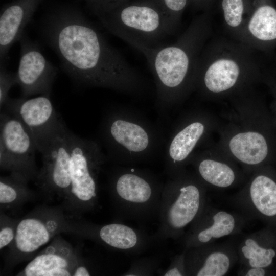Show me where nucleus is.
<instances>
[{
	"mask_svg": "<svg viewBox=\"0 0 276 276\" xmlns=\"http://www.w3.org/2000/svg\"><path fill=\"white\" fill-rule=\"evenodd\" d=\"M196 168L199 177L205 182L219 188H227L235 181L236 175L227 163L211 156L197 158Z\"/></svg>",
	"mask_w": 276,
	"mask_h": 276,
	"instance_id": "21",
	"label": "nucleus"
},
{
	"mask_svg": "<svg viewBox=\"0 0 276 276\" xmlns=\"http://www.w3.org/2000/svg\"><path fill=\"white\" fill-rule=\"evenodd\" d=\"M250 198L255 206L267 216L276 215V183L267 176L259 175L249 187Z\"/></svg>",
	"mask_w": 276,
	"mask_h": 276,
	"instance_id": "22",
	"label": "nucleus"
},
{
	"mask_svg": "<svg viewBox=\"0 0 276 276\" xmlns=\"http://www.w3.org/2000/svg\"><path fill=\"white\" fill-rule=\"evenodd\" d=\"M245 245L242 248L244 256L249 260L252 267L264 268L269 266L275 252L272 249H266L260 246L254 239L246 240Z\"/></svg>",
	"mask_w": 276,
	"mask_h": 276,
	"instance_id": "26",
	"label": "nucleus"
},
{
	"mask_svg": "<svg viewBox=\"0 0 276 276\" xmlns=\"http://www.w3.org/2000/svg\"><path fill=\"white\" fill-rule=\"evenodd\" d=\"M88 231L89 237L94 240L127 254L142 253L157 243L154 235L121 223L91 225Z\"/></svg>",
	"mask_w": 276,
	"mask_h": 276,
	"instance_id": "16",
	"label": "nucleus"
},
{
	"mask_svg": "<svg viewBox=\"0 0 276 276\" xmlns=\"http://www.w3.org/2000/svg\"><path fill=\"white\" fill-rule=\"evenodd\" d=\"M71 187L67 197L83 209L93 208L97 201L98 180L105 156L95 141L81 138L70 131Z\"/></svg>",
	"mask_w": 276,
	"mask_h": 276,
	"instance_id": "8",
	"label": "nucleus"
},
{
	"mask_svg": "<svg viewBox=\"0 0 276 276\" xmlns=\"http://www.w3.org/2000/svg\"><path fill=\"white\" fill-rule=\"evenodd\" d=\"M95 15L110 33L141 52L162 45L175 32L155 0H131Z\"/></svg>",
	"mask_w": 276,
	"mask_h": 276,
	"instance_id": "4",
	"label": "nucleus"
},
{
	"mask_svg": "<svg viewBox=\"0 0 276 276\" xmlns=\"http://www.w3.org/2000/svg\"><path fill=\"white\" fill-rule=\"evenodd\" d=\"M212 126L208 118L198 114L186 120L175 131L166 153V171L170 177L182 172V166L208 134Z\"/></svg>",
	"mask_w": 276,
	"mask_h": 276,
	"instance_id": "14",
	"label": "nucleus"
},
{
	"mask_svg": "<svg viewBox=\"0 0 276 276\" xmlns=\"http://www.w3.org/2000/svg\"><path fill=\"white\" fill-rule=\"evenodd\" d=\"M259 53L232 38H211L199 58L194 90L202 97L219 99L252 88L266 72Z\"/></svg>",
	"mask_w": 276,
	"mask_h": 276,
	"instance_id": "3",
	"label": "nucleus"
},
{
	"mask_svg": "<svg viewBox=\"0 0 276 276\" xmlns=\"http://www.w3.org/2000/svg\"><path fill=\"white\" fill-rule=\"evenodd\" d=\"M95 14L131 0H82Z\"/></svg>",
	"mask_w": 276,
	"mask_h": 276,
	"instance_id": "30",
	"label": "nucleus"
},
{
	"mask_svg": "<svg viewBox=\"0 0 276 276\" xmlns=\"http://www.w3.org/2000/svg\"><path fill=\"white\" fill-rule=\"evenodd\" d=\"M3 108L19 119L29 129L39 152L63 122L54 108L50 96L47 95L29 99L9 98Z\"/></svg>",
	"mask_w": 276,
	"mask_h": 276,
	"instance_id": "12",
	"label": "nucleus"
},
{
	"mask_svg": "<svg viewBox=\"0 0 276 276\" xmlns=\"http://www.w3.org/2000/svg\"><path fill=\"white\" fill-rule=\"evenodd\" d=\"M202 203L198 181L183 171L164 185L158 215L159 227L154 236L157 242L176 239L196 219Z\"/></svg>",
	"mask_w": 276,
	"mask_h": 276,
	"instance_id": "6",
	"label": "nucleus"
},
{
	"mask_svg": "<svg viewBox=\"0 0 276 276\" xmlns=\"http://www.w3.org/2000/svg\"><path fill=\"white\" fill-rule=\"evenodd\" d=\"M35 141L16 117L3 110L0 117V166L25 180L36 179Z\"/></svg>",
	"mask_w": 276,
	"mask_h": 276,
	"instance_id": "9",
	"label": "nucleus"
},
{
	"mask_svg": "<svg viewBox=\"0 0 276 276\" xmlns=\"http://www.w3.org/2000/svg\"><path fill=\"white\" fill-rule=\"evenodd\" d=\"M233 98L239 108V119L224 132L220 150L242 164L257 165L270 151L267 137L255 118L259 98L251 88Z\"/></svg>",
	"mask_w": 276,
	"mask_h": 276,
	"instance_id": "7",
	"label": "nucleus"
},
{
	"mask_svg": "<svg viewBox=\"0 0 276 276\" xmlns=\"http://www.w3.org/2000/svg\"><path fill=\"white\" fill-rule=\"evenodd\" d=\"M168 17L175 32L178 28L183 13L189 6V0H155Z\"/></svg>",
	"mask_w": 276,
	"mask_h": 276,
	"instance_id": "28",
	"label": "nucleus"
},
{
	"mask_svg": "<svg viewBox=\"0 0 276 276\" xmlns=\"http://www.w3.org/2000/svg\"><path fill=\"white\" fill-rule=\"evenodd\" d=\"M17 84L16 73L8 71L2 63L0 70V106L3 108L9 99V92L12 87Z\"/></svg>",
	"mask_w": 276,
	"mask_h": 276,
	"instance_id": "29",
	"label": "nucleus"
},
{
	"mask_svg": "<svg viewBox=\"0 0 276 276\" xmlns=\"http://www.w3.org/2000/svg\"><path fill=\"white\" fill-rule=\"evenodd\" d=\"M70 130L63 122L40 152L42 167L36 178L47 191L67 198L71 187V154Z\"/></svg>",
	"mask_w": 276,
	"mask_h": 276,
	"instance_id": "11",
	"label": "nucleus"
},
{
	"mask_svg": "<svg viewBox=\"0 0 276 276\" xmlns=\"http://www.w3.org/2000/svg\"><path fill=\"white\" fill-rule=\"evenodd\" d=\"M210 12L195 17L174 43L141 52L153 75L157 98L163 105L180 101L194 90L199 58L212 34Z\"/></svg>",
	"mask_w": 276,
	"mask_h": 276,
	"instance_id": "2",
	"label": "nucleus"
},
{
	"mask_svg": "<svg viewBox=\"0 0 276 276\" xmlns=\"http://www.w3.org/2000/svg\"><path fill=\"white\" fill-rule=\"evenodd\" d=\"M216 0H189V6L195 11H211Z\"/></svg>",
	"mask_w": 276,
	"mask_h": 276,
	"instance_id": "33",
	"label": "nucleus"
},
{
	"mask_svg": "<svg viewBox=\"0 0 276 276\" xmlns=\"http://www.w3.org/2000/svg\"><path fill=\"white\" fill-rule=\"evenodd\" d=\"M59 218L32 216L21 220L16 225L13 242L17 253L27 255L34 253L48 243L60 229Z\"/></svg>",
	"mask_w": 276,
	"mask_h": 276,
	"instance_id": "19",
	"label": "nucleus"
},
{
	"mask_svg": "<svg viewBox=\"0 0 276 276\" xmlns=\"http://www.w3.org/2000/svg\"><path fill=\"white\" fill-rule=\"evenodd\" d=\"M16 226L7 225L1 227L0 230V249L9 245L13 242L15 237Z\"/></svg>",
	"mask_w": 276,
	"mask_h": 276,
	"instance_id": "32",
	"label": "nucleus"
},
{
	"mask_svg": "<svg viewBox=\"0 0 276 276\" xmlns=\"http://www.w3.org/2000/svg\"><path fill=\"white\" fill-rule=\"evenodd\" d=\"M236 40L269 55L276 48V8L271 0H260Z\"/></svg>",
	"mask_w": 276,
	"mask_h": 276,
	"instance_id": "15",
	"label": "nucleus"
},
{
	"mask_svg": "<svg viewBox=\"0 0 276 276\" xmlns=\"http://www.w3.org/2000/svg\"><path fill=\"white\" fill-rule=\"evenodd\" d=\"M184 256L174 257L168 268L159 273L163 276H181L186 274L183 266Z\"/></svg>",
	"mask_w": 276,
	"mask_h": 276,
	"instance_id": "31",
	"label": "nucleus"
},
{
	"mask_svg": "<svg viewBox=\"0 0 276 276\" xmlns=\"http://www.w3.org/2000/svg\"><path fill=\"white\" fill-rule=\"evenodd\" d=\"M229 265V257L225 254L216 252L209 255L203 264L188 273L197 276H222L227 273Z\"/></svg>",
	"mask_w": 276,
	"mask_h": 276,
	"instance_id": "24",
	"label": "nucleus"
},
{
	"mask_svg": "<svg viewBox=\"0 0 276 276\" xmlns=\"http://www.w3.org/2000/svg\"><path fill=\"white\" fill-rule=\"evenodd\" d=\"M91 275L90 270L84 265H79L75 269L73 276H89Z\"/></svg>",
	"mask_w": 276,
	"mask_h": 276,
	"instance_id": "34",
	"label": "nucleus"
},
{
	"mask_svg": "<svg viewBox=\"0 0 276 276\" xmlns=\"http://www.w3.org/2000/svg\"><path fill=\"white\" fill-rule=\"evenodd\" d=\"M275 64H276V61H275Z\"/></svg>",
	"mask_w": 276,
	"mask_h": 276,
	"instance_id": "36",
	"label": "nucleus"
},
{
	"mask_svg": "<svg viewBox=\"0 0 276 276\" xmlns=\"http://www.w3.org/2000/svg\"><path fill=\"white\" fill-rule=\"evenodd\" d=\"M44 34L64 70L76 81L127 93L143 88L142 76L75 7H59L49 14Z\"/></svg>",
	"mask_w": 276,
	"mask_h": 276,
	"instance_id": "1",
	"label": "nucleus"
},
{
	"mask_svg": "<svg viewBox=\"0 0 276 276\" xmlns=\"http://www.w3.org/2000/svg\"><path fill=\"white\" fill-rule=\"evenodd\" d=\"M103 132L108 147L121 163L141 160L153 146L154 135L148 127L124 114L109 115L105 121Z\"/></svg>",
	"mask_w": 276,
	"mask_h": 276,
	"instance_id": "10",
	"label": "nucleus"
},
{
	"mask_svg": "<svg viewBox=\"0 0 276 276\" xmlns=\"http://www.w3.org/2000/svg\"><path fill=\"white\" fill-rule=\"evenodd\" d=\"M27 181L15 175L1 177L0 180V203L1 205L13 204L19 195L27 192Z\"/></svg>",
	"mask_w": 276,
	"mask_h": 276,
	"instance_id": "25",
	"label": "nucleus"
},
{
	"mask_svg": "<svg viewBox=\"0 0 276 276\" xmlns=\"http://www.w3.org/2000/svg\"><path fill=\"white\" fill-rule=\"evenodd\" d=\"M162 261L159 255L140 258L134 261L129 269L122 274L124 276L153 275L158 271Z\"/></svg>",
	"mask_w": 276,
	"mask_h": 276,
	"instance_id": "27",
	"label": "nucleus"
},
{
	"mask_svg": "<svg viewBox=\"0 0 276 276\" xmlns=\"http://www.w3.org/2000/svg\"><path fill=\"white\" fill-rule=\"evenodd\" d=\"M260 0H219L226 29L236 40Z\"/></svg>",
	"mask_w": 276,
	"mask_h": 276,
	"instance_id": "20",
	"label": "nucleus"
},
{
	"mask_svg": "<svg viewBox=\"0 0 276 276\" xmlns=\"http://www.w3.org/2000/svg\"><path fill=\"white\" fill-rule=\"evenodd\" d=\"M43 0H15L4 5L0 13L1 62L10 48L19 41L24 29L31 21Z\"/></svg>",
	"mask_w": 276,
	"mask_h": 276,
	"instance_id": "18",
	"label": "nucleus"
},
{
	"mask_svg": "<svg viewBox=\"0 0 276 276\" xmlns=\"http://www.w3.org/2000/svg\"><path fill=\"white\" fill-rule=\"evenodd\" d=\"M265 274V270L262 267H252L246 274L247 276H263Z\"/></svg>",
	"mask_w": 276,
	"mask_h": 276,
	"instance_id": "35",
	"label": "nucleus"
},
{
	"mask_svg": "<svg viewBox=\"0 0 276 276\" xmlns=\"http://www.w3.org/2000/svg\"><path fill=\"white\" fill-rule=\"evenodd\" d=\"M19 42L20 58L16 73L23 97L38 94L50 96L57 68L44 57L38 44L25 32Z\"/></svg>",
	"mask_w": 276,
	"mask_h": 276,
	"instance_id": "13",
	"label": "nucleus"
},
{
	"mask_svg": "<svg viewBox=\"0 0 276 276\" xmlns=\"http://www.w3.org/2000/svg\"><path fill=\"white\" fill-rule=\"evenodd\" d=\"M164 185L147 171L125 167L112 174L109 190L121 217L145 222L158 217Z\"/></svg>",
	"mask_w": 276,
	"mask_h": 276,
	"instance_id": "5",
	"label": "nucleus"
},
{
	"mask_svg": "<svg viewBox=\"0 0 276 276\" xmlns=\"http://www.w3.org/2000/svg\"><path fill=\"white\" fill-rule=\"evenodd\" d=\"M213 224L206 228L194 229L187 240V247L197 246L230 234L234 229V217L225 211H219L213 216Z\"/></svg>",
	"mask_w": 276,
	"mask_h": 276,
	"instance_id": "23",
	"label": "nucleus"
},
{
	"mask_svg": "<svg viewBox=\"0 0 276 276\" xmlns=\"http://www.w3.org/2000/svg\"><path fill=\"white\" fill-rule=\"evenodd\" d=\"M79 265L70 245L55 239L35 256L19 273L25 276H71Z\"/></svg>",
	"mask_w": 276,
	"mask_h": 276,
	"instance_id": "17",
	"label": "nucleus"
}]
</instances>
